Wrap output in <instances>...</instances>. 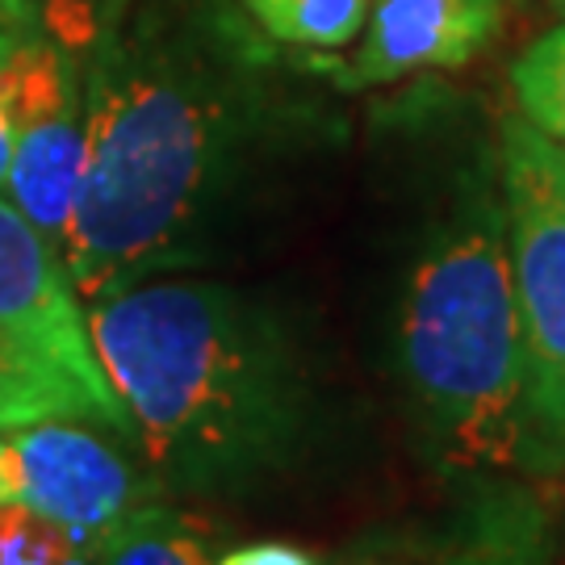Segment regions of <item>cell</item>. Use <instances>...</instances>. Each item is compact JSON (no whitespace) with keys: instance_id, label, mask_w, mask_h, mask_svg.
<instances>
[{"instance_id":"1","label":"cell","mask_w":565,"mask_h":565,"mask_svg":"<svg viewBox=\"0 0 565 565\" xmlns=\"http://www.w3.org/2000/svg\"><path fill=\"white\" fill-rule=\"evenodd\" d=\"M256 30L218 0H109L84 63V177L60 256L84 306L198 260L260 126Z\"/></svg>"},{"instance_id":"2","label":"cell","mask_w":565,"mask_h":565,"mask_svg":"<svg viewBox=\"0 0 565 565\" xmlns=\"http://www.w3.org/2000/svg\"><path fill=\"white\" fill-rule=\"evenodd\" d=\"M88 331L163 494H243L310 448L298 340L252 294L163 273L88 306Z\"/></svg>"},{"instance_id":"3","label":"cell","mask_w":565,"mask_h":565,"mask_svg":"<svg viewBox=\"0 0 565 565\" xmlns=\"http://www.w3.org/2000/svg\"><path fill=\"white\" fill-rule=\"evenodd\" d=\"M398 369L427 445L465 469L527 457L524 331L499 168H469L411 268Z\"/></svg>"},{"instance_id":"4","label":"cell","mask_w":565,"mask_h":565,"mask_svg":"<svg viewBox=\"0 0 565 565\" xmlns=\"http://www.w3.org/2000/svg\"><path fill=\"white\" fill-rule=\"evenodd\" d=\"M76 419L130 440L60 247L0 193V431Z\"/></svg>"},{"instance_id":"5","label":"cell","mask_w":565,"mask_h":565,"mask_svg":"<svg viewBox=\"0 0 565 565\" xmlns=\"http://www.w3.org/2000/svg\"><path fill=\"white\" fill-rule=\"evenodd\" d=\"M499 193L524 331V469L565 473V151L527 118L499 135Z\"/></svg>"},{"instance_id":"6","label":"cell","mask_w":565,"mask_h":565,"mask_svg":"<svg viewBox=\"0 0 565 565\" xmlns=\"http://www.w3.org/2000/svg\"><path fill=\"white\" fill-rule=\"evenodd\" d=\"M118 440V431L76 419L0 431V503L30 507L97 557L139 507L163 494L147 465Z\"/></svg>"},{"instance_id":"7","label":"cell","mask_w":565,"mask_h":565,"mask_svg":"<svg viewBox=\"0 0 565 565\" xmlns=\"http://www.w3.org/2000/svg\"><path fill=\"white\" fill-rule=\"evenodd\" d=\"M4 198L60 247L84 177V67L46 34H9Z\"/></svg>"},{"instance_id":"8","label":"cell","mask_w":565,"mask_h":565,"mask_svg":"<svg viewBox=\"0 0 565 565\" xmlns=\"http://www.w3.org/2000/svg\"><path fill=\"white\" fill-rule=\"evenodd\" d=\"M503 0H369L364 39L335 63L340 88H382L427 67H461L499 25Z\"/></svg>"},{"instance_id":"9","label":"cell","mask_w":565,"mask_h":565,"mask_svg":"<svg viewBox=\"0 0 565 565\" xmlns=\"http://www.w3.org/2000/svg\"><path fill=\"white\" fill-rule=\"evenodd\" d=\"M452 565H553L548 515L524 486L482 490L452 545Z\"/></svg>"},{"instance_id":"10","label":"cell","mask_w":565,"mask_h":565,"mask_svg":"<svg viewBox=\"0 0 565 565\" xmlns=\"http://www.w3.org/2000/svg\"><path fill=\"white\" fill-rule=\"evenodd\" d=\"M218 532L198 515H184L168 503L139 507L126 524L97 548L93 565H214Z\"/></svg>"},{"instance_id":"11","label":"cell","mask_w":565,"mask_h":565,"mask_svg":"<svg viewBox=\"0 0 565 565\" xmlns=\"http://www.w3.org/2000/svg\"><path fill=\"white\" fill-rule=\"evenodd\" d=\"M243 21L277 46L340 51L356 42L369 0H235Z\"/></svg>"},{"instance_id":"12","label":"cell","mask_w":565,"mask_h":565,"mask_svg":"<svg viewBox=\"0 0 565 565\" xmlns=\"http://www.w3.org/2000/svg\"><path fill=\"white\" fill-rule=\"evenodd\" d=\"M511 88L520 118L565 142V21L524 46V55L511 63Z\"/></svg>"},{"instance_id":"13","label":"cell","mask_w":565,"mask_h":565,"mask_svg":"<svg viewBox=\"0 0 565 565\" xmlns=\"http://www.w3.org/2000/svg\"><path fill=\"white\" fill-rule=\"evenodd\" d=\"M0 565H93V557L30 507L0 503Z\"/></svg>"},{"instance_id":"14","label":"cell","mask_w":565,"mask_h":565,"mask_svg":"<svg viewBox=\"0 0 565 565\" xmlns=\"http://www.w3.org/2000/svg\"><path fill=\"white\" fill-rule=\"evenodd\" d=\"M214 565H319V557L289 541H252V545L218 553Z\"/></svg>"},{"instance_id":"15","label":"cell","mask_w":565,"mask_h":565,"mask_svg":"<svg viewBox=\"0 0 565 565\" xmlns=\"http://www.w3.org/2000/svg\"><path fill=\"white\" fill-rule=\"evenodd\" d=\"M4 55H9V30L0 25V76H4ZM9 177V121H4V88H0V193Z\"/></svg>"},{"instance_id":"16","label":"cell","mask_w":565,"mask_h":565,"mask_svg":"<svg viewBox=\"0 0 565 565\" xmlns=\"http://www.w3.org/2000/svg\"><path fill=\"white\" fill-rule=\"evenodd\" d=\"M30 4H34V0H0V25H13V21H21Z\"/></svg>"},{"instance_id":"17","label":"cell","mask_w":565,"mask_h":565,"mask_svg":"<svg viewBox=\"0 0 565 565\" xmlns=\"http://www.w3.org/2000/svg\"><path fill=\"white\" fill-rule=\"evenodd\" d=\"M361 565H390V562H361Z\"/></svg>"},{"instance_id":"18","label":"cell","mask_w":565,"mask_h":565,"mask_svg":"<svg viewBox=\"0 0 565 565\" xmlns=\"http://www.w3.org/2000/svg\"><path fill=\"white\" fill-rule=\"evenodd\" d=\"M557 4H562V9H565V0H557Z\"/></svg>"},{"instance_id":"19","label":"cell","mask_w":565,"mask_h":565,"mask_svg":"<svg viewBox=\"0 0 565 565\" xmlns=\"http://www.w3.org/2000/svg\"><path fill=\"white\" fill-rule=\"evenodd\" d=\"M562 151H565V142H562Z\"/></svg>"},{"instance_id":"20","label":"cell","mask_w":565,"mask_h":565,"mask_svg":"<svg viewBox=\"0 0 565 565\" xmlns=\"http://www.w3.org/2000/svg\"><path fill=\"white\" fill-rule=\"evenodd\" d=\"M562 478H565V473H562Z\"/></svg>"}]
</instances>
